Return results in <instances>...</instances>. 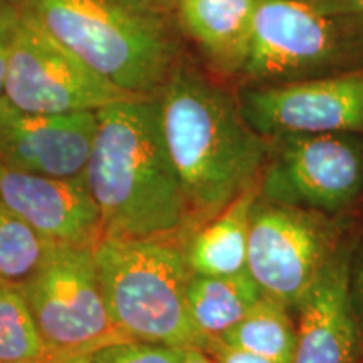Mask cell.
I'll list each match as a JSON object with an SVG mask.
<instances>
[{
  "label": "cell",
  "instance_id": "cell-15",
  "mask_svg": "<svg viewBox=\"0 0 363 363\" xmlns=\"http://www.w3.org/2000/svg\"><path fill=\"white\" fill-rule=\"evenodd\" d=\"M257 197L259 182L189 234L184 252L194 274L234 276L247 271L249 227Z\"/></svg>",
  "mask_w": 363,
  "mask_h": 363
},
{
  "label": "cell",
  "instance_id": "cell-24",
  "mask_svg": "<svg viewBox=\"0 0 363 363\" xmlns=\"http://www.w3.org/2000/svg\"><path fill=\"white\" fill-rule=\"evenodd\" d=\"M108 2L131 12H153L158 0H108Z\"/></svg>",
  "mask_w": 363,
  "mask_h": 363
},
{
  "label": "cell",
  "instance_id": "cell-29",
  "mask_svg": "<svg viewBox=\"0 0 363 363\" xmlns=\"http://www.w3.org/2000/svg\"><path fill=\"white\" fill-rule=\"evenodd\" d=\"M0 27H2V12H0Z\"/></svg>",
  "mask_w": 363,
  "mask_h": 363
},
{
  "label": "cell",
  "instance_id": "cell-19",
  "mask_svg": "<svg viewBox=\"0 0 363 363\" xmlns=\"http://www.w3.org/2000/svg\"><path fill=\"white\" fill-rule=\"evenodd\" d=\"M51 355L17 286L0 283V362L35 360Z\"/></svg>",
  "mask_w": 363,
  "mask_h": 363
},
{
  "label": "cell",
  "instance_id": "cell-5",
  "mask_svg": "<svg viewBox=\"0 0 363 363\" xmlns=\"http://www.w3.org/2000/svg\"><path fill=\"white\" fill-rule=\"evenodd\" d=\"M363 71V16H325L311 0H257L239 74L274 84Z\"/></svg>",
  "mask_w": 363,
  "mask_h": 363
},
{
  "label": "cell",
  "instance_id": "cell-9",
  "mask_svg": "<svg viewBox=\"0 0 363 363\" xmlns=\"http://www.w3.org/2000/svg\"><path fill=\"white\" fill-rule=\"evenodd\" d=\"M337 225L321 212L256 202L251 216L247 272L264 296L296 306L337 254Z\"/></svg>",
  "mask_w": 363,
  "mask_h": 363
},
{
  "label": "cell",
  "instance_id": "cell-1",
  "mask_svg": "<svg viewBox=\"0 0 363 363\" xmlns=\"http://www.w3.org/2000/svg\"><path fill=\"white\" fill-rule=\"evenodd\" d=\"M84 179L101 216L103 238H174L189 207L172 162L157 96H133L96 110Z\"/></svg>",
  "mask_w": 363,
  "mask_h": 363
},
{
  "label": "cell",
  "instance_id": "cell-26",
  "mask_svg": "<svg viewBox=\"0 0 363 363\" xmlns=\"http://www.w3.org/2000/svg\"><path fill=\"white\" fill-rule=\"evenodd\" d=\"M45 363H93L89 353H71V355H51Z\"/></svg>",
  "mask_w": 363,
  "mask_h": 363
},
{
  "label": "cell",
  "instance_id": "cell-21",
  "mask_svg": "<svg viewBox=\"0 0 363 363\" xmlns=\"http://www.w3.org/2000/svg\"><path fill=\"white\" fill-rule=\"evenodd\" d=\"M203 350L214 358L216 363H274L269 358L230 347L219 338H208Z\"/></svg>",
  "mask_w": 363,
  "mask_h": 363
},
{
  "label": "cell",
  "instance_id": "cell-4",
  "mask_svg": "<svg viewBox=\"0 0 363 363\" xmlns=\"http://www.w3.org/2000/svg\"><path fill=\"white\" fill-rule=\"evenodd\" d=\"M113 325L125 337L169 347L203 348L187 303L192 276L184 246L172 238H103L93 247Z\"/></svg>",
  "mask_w": 363,
  "mask_h": 363
},
{
  "label": "cell",
  "instance_id": "cell-10",
  "mask_svg": "<svg viewBox=\"0 0 363 363\" xmlns=\"http://www.w3.org/2000/svg\"><path fill=\"white\" fill-rule=\"evenodd\" d=\"M239 106L264 138L283 135L362 133L363 71L274 84H249Z\"/></svg>",
  "mask_w": 363,
  "mask_h": 363
},
{
  "label": "cell",
  "instance_id": "cell-25",
  "mask_svg": "<svg viewBox=\"0 0 363 363\" xmlns=\"http://www.w3.org/2000/svg\"><path fill=\"white\" fill-rule=\"evenodd\" d=\"M182 363H216L208 353L201 347H185L182 353Z\"/></svg>",
  "mask_w": 363,
  "mask_h": 363
},
{
  "label": "cell",
  "instance_id": "cell-11",
  "mask_svg": "<svg viewBox=\"0 0 363 363\" xmlns=\"http://www.w3.org/2000/svg\"><path fill=\"white\" fill-rule=\"evenodd\" d=\"M96 111L43 115L0 101V167L29 174L83 177L96 133Z\"/></svg>",
  "mask_w": 363,
  "mask_h": 363
},
{
  "label": "cell",
  "instance_id": "cell-22",
  "mask_svg": "<svg viewBox=\"0 0 363 363\" xmlns=\"http://www.w3.org/2000/svg\"><path fill=\"white\" fill-rule=\"evenodd\" d=\"M311 4L325 16H363V0H311Z\"/></svg>",
  "mask_w": 363,
  "mask_h": 363
},
{
  "label": "cell",
  "instance_id": "cell-3",
  "mask_svg": "<svg viewBox=\"0 0 363 363\" xmlns=\"http://www.w3.org/2000/svg\"><path fill=\"white\" fill-rule=\"evenodd\" d=\"M91 69L135 96H157L175 67V44L153 12L108 0H9Z\"/></svg>",
  "mask_w": 363,
  "mask_h": 363
},
{
  "label": "cell",
  "instance_id": "cell-23",
  "mask_svg": "<svg viewBox=\"0 0 363 363\" xmlns=\"http://www.w3.org/2000/svg\"><path fill=\"white\" fill-rule=\"evenodd\" d=\"M6 79H7V30L2 13V27H0V101L6 98Z\"/></svg>",
  "mask_w": 363,
  "mask_h": 363
},
{
  "label": "cell",
  "instance_id": "cell-28",
  "mask_svg": "<svg viewBox=\"0 0 363 363\" xmlns=\"http://www.w3.org/2000/svg\"><path fill=\"white\" fill-rule=\"evenodd\" d=\"M52 355V353H51ZM51 355H45L43 358H35V360H24V362H0V363H45V360H48L49 357Z\"/></svg>",
  "mask_w": 363,
  "mask_h": 363
},
{
  "label": "cell",
  "instance_id": "cell-17",
  "mask_svg": "<svg viewBox=\"0 0 363 363\" xmlns=\"http://www.w3.org/2000/svg\"><path fill=\"white\" fill-rule=\"evenodd\" d=\"M219 340L274 363H291L296 347V325L288 313V306L262 296L238 325Z\"/></svg>",
  "mask_w": 363,
  "mask_h": 363
},
{
  "label": "cell",
  "instance_id": "cell-2",
  "mask_svg": "<svg viewBox=\"0 0 363 363\" xmlns=\"http://www.w3.org/2000/svg\"><path fill=\"white\" fill-rule=\"evenodd\" d=\"M158 101L189 224L201 225L259 182L269 140L251 128L229 91L190 66L174 67Z\"/></svg>",
  "mask_w": 363,
  "mask_h": 363
},
{
  "label": "cell",
  "instance_id": "cell-14",
  "mask_svg": "<svg viewBox=\"0 0 363 363\" xmlns=\"http://www.w3.org/2000/svg\"><path fill=\"white\" fill-rule=\"evenodd\" d=\"M184 30L225 72H240L251 48L257 0H177Z\"/></svg>",
  "mask_w": 363,
  "mask_h": 363
},
{
  "label": "cell",
  "instance_id": "cell-20",
  "mask_svg": "<svg viewBox=\"0 0 363 363\" xmlns=\"http://www.w3.org/2000/svg\"><path fill=\"white\" fill-rule=\"evenodd\" d=\"M184 348L169 345L120 340L89 353L93 363H182Z\"/></svg>",
  "mask_w": 363,
  "mask_h": 363
},
{
  "label": "cell",
  "instance_id": "cell-13",
  "mask_svg": "<svg viewBox=\"0 0 363 363\" xmlns=\"http://www.w3.org/2000/svg\"><path fill=\"white\" fill-rule=\"evenodd\" d=\"M294 308L298 325L291 363H357L362 338L347 257L335 254Z\"/></svg>",
  "mask_w": 363,
  "mask_h": 363
},
{
  "label": "cell",
  "instance_id": "cell-12",
  "mask_svg": "<svg viewBox=\"0 0 363 363\" xmlns=\"http://www.w3.org/2000/svg\"><path fill=\"white\" fill-rule=\"evenodd\" d=\"M0 203L54 244L94 247L103 239L84 175L59 179L0 167Z\"/></svg>",
  "mask_w": 363,
  "mask_h": 363
},
{
  "label": "cell",
  "instance_id": "cell-27",
  "mask_svg": "<svg viewBox=\"0 0 363 363\" xmlns=\"http://www.w3.org/2000/svg\"><path fill=\"white\" fill-rule=\"evenodd\" d=\"M357 284H358V291H360V296H362V301H363V262L360 266V271H358Z\"/></svg>",
  "mask_w": 363,
  "mask_h": 363
},
{
  "label": "cell",
  "instance_id": "cell-6",
  "mask_svg": "<svg viewBox=\"0 0 363 363\" xmlns=\"http://www.w3.org/2000/svg\"><path fill=\"white\" fill-rule=\"evenodd\" d=\"M2 13L7 30L6 99L17 110L66 115L96 111L135 96L91 69L30 17L12 7Z\"/></svg>",
  "mask_w": 363,
  "mask_h": 363
},
{
  "label": "cell",
  "instance_id": "cell-7",
  "mask_svg": "<svg viewBox=\"0 0 363 363\" xmlns=\"http://www.w3.org/2000/svg\"><path fill=\"white\" fill-rule=\"evenodd\" d=\"M17 288L52 355L91 353L103 345L131 340L108 315L93 247L56 244L43 266Z\"/></svg>",
  "mask_w": 363,
  "mask_h": 363
},
{
  "label": "cell",
  "instance_id": "cell-18",
  "mask_svg": "<svg viewBox=\"0 0 363 363\" xmlns=\"http://www.w3.org/2000/svg\"><path fill=\"white\" fill-rule=\"evenodd\" d=\"M54 246L0 203V283L21 286L43 266Z\"/></svg>",
  "mask_w": 363,
  "mask_h": 363
},
{
  "label": "cell",
  "instance_id": "cell-8",
  "mask_svg": "<svg viewBox=\"0 0 363 363\" xmlns=\"http://www.w3.org/2000/svg\"><path fill=\"white\" fill-rule=\"evenodd\" d=\"M363 190V142L358 133L283 135L269 142L259 180L267 202L337 214Z\"/></svg>",
  "mask_w": 363,
  "mask_h": 363
},
{
  "label": "cell",
  "instance_id": "cell-16",
  "mask_svg": "<svg viewBox=\"0 0 363 363\" xmlns=\"http://www.w3.org/2000/svg\"><path fill=\"white\" fill-rule=\"evenodd\" d=\"M264 296L249 272L234 276H190L187 303L194 325L208 338L235 326Z\"/></svg>",
  "mask_w": 363,
  "mask_h": 363
}]
</instances>
